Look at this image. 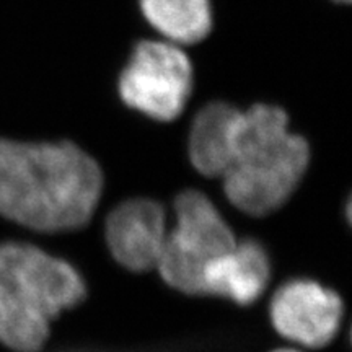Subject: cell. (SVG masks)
<instances>
[{
	"mask_svg": "<svg viewBox=\"0 0 352 352\" xmlns=\"http://www.w3.org/2000/svg\"><path fill=\"white\" fill-rule=\"evenodd\" d=\"M166 233L164 206L144 197L122 202L107 219L109 252L132 272L155 270L164 253Z\"/></svg>",
	"mask_w": 352,
	"mask_h": 352,
	"instance_id": "cell-7",
	"label": "cell"
},
{
	"mask_svg": "<svg viewBox=\"0 0 352 352\" xmlns=\"http://www.w3.org/2000/svg\"><path fill=\"white\" fill-rule=\"evenodd\" d=\"M274 352H296V351H289V349H280V351H274Z\"/></svg>",
	"mask_w": 352,
	"mask_h": 352,
	"instance_id": "cell-12",
	"label": "cell"
},
{
	"mask_svg": "<svg viewBox=\"0 0 352 352\" xmlns=\"http://www.w3.org/2000/svg\"><path fill=\"white\" fill-rule=\"evenodd\" d=\"M333 3H338V6H347V3H351V0H331Z\"/></svg>",
	"mask_w": 352,
	"mask_h": 352,
	"instance_id": "cell-11",
	"label": "cell"
},
{
	"mask_svg": "<svg viewBox=\"0 0 352 352\" xmlns=\"http://www.w3.org/2000/svg\"><path fill=\"white\" fill-rule=\"evenodd\" d=\"M103 191L100 165L72 142L0 139V214L32 230H78Z\"/></svg>",
	"mask_w": 352,
	"mask_h": 352,
	"instance_id": "cell-1",
	"label": "cell"
},
{
	"mask_svg": "<svg viewBox=\"0 0 352 352\" xmlns=\"http://www.w3.org/2000/svg\"><path fill=\"white\" fill-rule=\"evenodd\" d=\"M138 8L157 38L182 47L201 44L212 33V0H138Z\"/></svg>",
	"mask_w": 352,
	"mask_h": 352,
	"instance_id": "cell-9",
	"label": "cell"
},
{
	"mask_svg": "<svg viewBox=\"0 0 352 352\" xmlns=\"http://www.w3.org/2000/svg\"><path fill=\"white\" fill-rule=\"evenodd\" d=\"M271 263L256 240H243L204 270V296H219L239 305H252L266 290Z\"/></svg>",
	"mask_w": 352,
	"mask_h": 352,
	"instance_id": "cell-8",
	"label": "cell"
},
{
	"mask_svg": "<svg viewBox=\"0 0 352 352\" xmlns=\"http://www.w3.org/2000/svg\"><path fill=\"white\" fill-rule=\"evenodd\" d=\"M87 285L72 264L26 243L0 245V342L38 352L51 321L80 303Z\"/></svg>",
	"mask_w": 352,
	"mask_h": 352,
	"instance_id": "cell-3",
	"label": "cell"
},
{
	"mask_svg": "<svg viewBox=\"0 0 352 352\" xmlns=\"http://www.w3.org/2000/svg\"><path fill=\"white\" fill-rule=\"evenodd\" d=\"M176 226L166 241L157 270L170 287L188 296H204V270L230 252L235 235L215 206L199 191L189 189L175 199Z\"/></svg>",
	"mask_w": 352,
	"mask_h": 352,
	"instance_id": "cell-5",
	"label": "cell"
},
{
	"mask_svg": "<svg viewBox=\"0 0 352 352\" xmlns=\"http://www.w3.org/2000/svg\"><path fill=\"white\" fill-rule=\"evenodd\" d=\"M308 162V142L289 129V114L283 108L266 103L236 108L220 176L223 191L241 212L261 217L294 195Z\"/></svg>",
	"mask_w": 352,
	"mask_h": 352,
	"instance_id": "cell-2",
	"label": "cell"
},
{
	"mask_svg": "<svg viewBox=\"0 0 352 352\" xmlns=\"http://www.w3.org/2000/svg\"><path fill=\"white\" fill-rule=\"evenodd\" d=\"M236 107L227 101L204 104L189 127V160L201 175L220 178L227 165L228 132Z\"/></svg>",
	"mask_w": 352,
	"mask_h": 352,
	"instance_id": "cell-10",
	"label": "cell"
},
{
	"mask_svg": "<svg viewBox=\"0 0 352 352\" xmlns=\"http://www.w3.org/2000/svg\"><path fill=\"white\" fill-rule=\"evenodd\" d=\"M270 315L280 336L307 347H324L341 327L342 300L314 280L297 279L277 289Z\"/></svg>",
	"mask_w": 352,
	"mask_h": 352,
	"instance_id": "cell-6",
	"label": "cell"
},
{
	"mask_svg": "<svg viewBox=\"0 0 352 352\" xmlns=\"http://www.w3.org/2000/svg\"><path fill=\"white\" fill-rule=\"evenodd\" d=\"M196 83V67L186 47L160 38L139 39L118 74L122 104L153 121L178 120Z\"/></svg>",
	"mask_w": 352,
	"mask_h": 352,
	"instance_id": "cell-4",
	"label": "cell"
}]
</instances>
